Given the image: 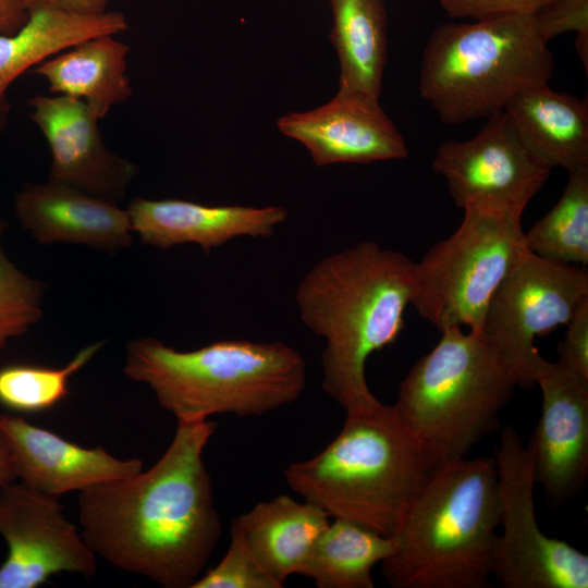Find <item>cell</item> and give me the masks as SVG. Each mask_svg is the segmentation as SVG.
I'll list each match as a JSON object with an SVG mask.
<instances>
[{"instance_id":"f546056e","label":"cell","mask_w":588,"mask_h":588,"mask_svg":"<svg viewBox=\"0 0 588 588\" xmlns=\"http://www.w3.org/2000/svg\"><path fill=\"white\" fill-rule=\"evenodd\" d=\"M566 326L558 363L588 384V299L578 306Z\"/></svg>"},{"instance_id":"d6986e66","label":"cell","mask_w":588,"mask_h":588,"mask_svg":"<svg viewBox=\"0 0 588 588\" xmlns=\"http://www.w3.org/2000/svg\"><path fill=\"white\" fill-rule=\"evenodd\" d=\"M504 111L528 148L549 168L588 167V102L548 83L518 91Z\"/></svg>"},{"instance_id":"9c48e42d","label":"cell","mask_w":588,"mask_h":588,"mask_svg":"<svg viewBox=\"0 0 588 588\" xmlns=\"http://www.w3.org/2000/svg\"><path fill=\"white\" fill-rule=\"evenodd\" d=\"M492 457L501 529L492 575L505 588H587L588 555L540 529L530 450L513 427H504Z\"/></svg>"},{"instance_id":"6da1fadb","label":"cell","mask_w":588,"mask_h":588,"mask_svg":"<svg viewBox=\"0 0 588 588\" xmlns=\"http://www.w3.org/2000/svg\"><path fill=\"white\" fill-rule=\"evenodd\" d=\"M211 420H177L148 470L91 486L78 495L87 546L108 563L167 588H191L221 536L203 458Z\"/></svg>"},{"instance_id":"1f68e13d","label":"cell","mask_w":588,"mask_h":588,"mask_svg":"<svg viewBox=\"0 0 588 588\" xmlns=\"http://www.w3.org/2000/svg\"><path fill=\"white\" fill-rule=\"evenodd\" d=\"M108 0H25L29 12L38 9H56L81 15L102 14L107 10Z\"/></svg>"},{"instance_id":"30bf717a","label":"cell","mask_w":588,"mask_h":588,"mask_svg":"<svg viewBox=\"0 0 588 588\" xmlns=\"http://www.w3.org/2000/svg\"><path fill=\"white\" fill-rule=\"evenodd\" d=\"M588 299V273L546 260L528 249L501 281L487 307L481 332L497 347L520 388L536 384L547 364L537 336L566 326Z\"/></svg>"},{"instance_id":"4fadbf2b","label":"cell","mask_w":588,"mask_h":588,"mask_svg":"<svg viewBox=\"0 0 588 588\" xmlns=\"http://www.w3.org/2000/svg\"><path fill=\"white\" fill-rule=\"evenodd\" d=\"M29 117L51 151L49 180L118 203L137 168L106 146L100 121L83 101L60 95L27 100Z\"/></svg>"},{"instance_id":"7402d4cb","label":"cell","mask_w":588,"mask_h":588,"mask_svg":"<svg viewBox=\"0 0 588 588\" xmlns=\"http://www.w3.org/2000/svg\"><path fill=\"white\" fill-rule=\"evenodd\" d=\"M233 522L260 564L283 586L290 576L301 574L330 523L319 506L284 494L259 502Z\"/></svg>"},{"instance_id":"d4e9b609","label":"cell","mask_w":588,"mask_h":588,"mask_svg":"<svg viewBox=\"0 0 588 588\" xmlns=\"http://www.w3.org/2000/svg\"><path fill=\"white\" fill-rule=\"evenodd\" d=\"M527 249L549 261L588 264V167L568 172L558 203L527 232Z\"/></svg>"},{"instance_id":"52a82bcc","label":"cell","mask_w":588,"mask_h":588,"mask_svg":"<svg viewBox=\"0 0 588 588\" xmlns=\"http://www.w3.org/2000/svg\"><path fill=\"white\" fill-rule=\"evenodd\" d=\"M401 381L393 404L441 463L466 457L500 427L518 387L497 347L482 334L453 326Z\"/></svg>"},{"instance_id":"ac0fdd59","label":"cell","mask_w":588,"mask_h":588,"mask_svg":"<svg viewBox=\"0 0 588 588\" xmlns=\"http://www.w3.org/2000/svg\"><path fill=\"white\" fill-rule=\"evenodd\" d=\"M14 209L40 244L77 243L111 252L132 242L126 210L66 184L27 183L16 194Z\"/></svg>"},{"instance_id":"9a60e30c","label":"cell","mask_w":588,"mask_h":588,"mask_svg":"<svg viewBox=\"0 0 588 588\" xmlns=\"http://www.w3.org/2000/svg\"><path fill=\"white\" fill-rule=\"evenodd\" d=\"M279 130L301 142L318 167L372 163L408 156L406 143L379 105V99L339 89L326 105L290 113Z\"/></svg>"},{"instance_id":"83f0119b","label":"cell","mask_w":588,"mask_h":588,"mask_svg":"<svg viewBox=\"0 0 588 588\" xmlns=\"http://www.w3.org/2000/svg\"><path fill=\"white\" fill-rule=\"evenodd\" d=\"M260 564L232 520L231 540L220 562L200 575L191 588H282Z\"/></svg>"},{"instance_id":"277c9868","label":"cell","mask_w":588,"mask_h":588,"mask_svg":"<svg viewBox=\"0 0 588 588\" xmlns=\"http://www.w3.org/2000/svg\"><path fill=\"white\" fill-rule=\"evenodd\" d=\"M499 527L493 457L441 463L393 536L382 574L394 588L490 587Z\"/></svg>"},{"instance_id":"d6a6232c","label":"cell","mask_w":588,"mask_h":588,"mask_svg":"<svg viewBox=\"0 0 588 588\" xmlns=\"http://www.w3.org/2000/svg\"><path fill=\"white\" fill-rule=\"evenodd\" d=\"M28 16L25 0H0V34L17 32Z\"/></svg>"},{"instance_id":"ffe728a7","label":"cell","mask_w":588,"mask_h":588,"mask_svg":"<svg viewBox=\"0 0 588 588\" xmlns=\"http://www.w3.org/2000/svg\"><path fill=\"white\" fill-rule=\"evenodd\" d=\"M115 36L85 39L49 57L32 72L46 81L52 95L85 102L101 120L133 96L127 75L130 47Z\"/></svg>"},{"instance_id":"3957f363","label":"cell","mask_w":588,"mask_h":588,"mask_svg":"<svg viewBox=\"0 0 588 588\" xmlns=\"http://www.w3.org/2000/svg\"><path fill=\"white\" fill-rule=\"evenodd\" d=\"M440 464L394 405L379 401L347 412L338 436L315 456L287 466L284 478L329 517L393 537Z\"/></svg>"},{"instance_id":"4dcf8cb0","label":"cell","mask_w":588,"mask_h":588,"mask_svg":"<svg viewBox=\"0 0 588 588\" xmlns=\"http://www.w3.org/2000/svg\"><path fill=\"white\" fill-rule=\"evenodd\" d=\"M552 0H439L453 19H480L497 14H532Z\"/></svg>"},{"instance_id":"44dd1931","label":"cell","mask_w":588,"mask_h":588,"mask_svg":"<svg viewBox=\"0 0 588 588\" xmlns=\"http://www.w3.org/2000/svg\"><path fill=\"white\" fill-rule=\"evenodd\" d=\"M127 29L126 16L118 11L81 15L38 9L29 12L27 22L17 32L0 34V134L10 112L8 90L23 73L85 39Z\"/></svg>"},{"instance_id":"2e32d148","label":"cell","mask_w":588,"mask_h":588,"mask_svg":"<svg viewBox=\"0 0 588 588\" xmlns=\"http://www.w3.org/2000/svg\"><path fill=\"white\" fill-rule=\"evenodd\" d=\"M0 428L17 478L50 495L59 498L143 470L139 458L120 460L102 446L83 448L20 416L0 414Z\"/></svg>"},{"instance_id":"8fae6325","label":"cell","mask_w":588,"mask_h":588,"mask_svg":"<svg viewBox=\"0 0 588 588\" xmlns=\"http://www.w3.org/2000/svg\"><path fill=\"white\" fill-rule=\"evenodd\" d=\"M62 510L58 497L22 481L0 488V535L8 544L0 588H37L63 572L96 574V553Z\"/></svg>"},{"instance_id":"5bb4252c","label":"cell","mask_w":588,"mask_h":588,"mask_svg":"<svg viewBox=\"0 0 588 588\" xmlns=\"http://www.w3.org/2000/svg\"><path fill=\"white\" fill-rule=\"evenodd\" d=\"M536 384L541 414L527 443L536 483L554 500L580 489L588 474V384L558 362H547Z\"/></svg>"},{"instance_id":"f1b7e54d","label":"cell","mask_w":588,"mask_h":588,"mask_svg":"<svg viewBox=\"0 0 588 588\" xmlns=\"http://www.w3.org/2000/svg\"><path fill=\"white\" fill-rule=\"evenodd\" d=\"M540 38L548 44L554 37L576 34L575 48L588 72V0H552L532 13Z\"/></svg>"},{"instance_id":"7a4b0ae2","label":"cell","mask_w":588,"mask_h":588,"mask_svg":"<svg viewBox=\"0 0 588 588\" xmlns=\"http://www.w3.org/2000/svg\"><path fill=\"white\" fill-rule=\"evenodd\" d=\"M413 267L403 253L362 241L318 260L296 287L302 322L326 341L322 389L346 413L379 402L366 364L404 329Z\"/></svg>"},{"instance_id":"4316f807","label":"cell","mask_w":588,"mask_h":588,"mask_svg":"<svg viewBox=\"0 0 588 588\" xmlns=\"http://www.w3.org/2000/svg\"><path fill=\"white\" fill-rule=\"evenodd\" d=\"M0 219V353L12 338L23 335L41 317L42 285L26 275L4 254Z\"/></svg>"},{"instance_id":"cb8c5ba5","label":"cell","mask_w":588,"mask_h":588,"mask_svg":"<svg viewBox=\"0 0 588 588\" xmlns=\"http://www.w3.org/2000/svg\"><path fill=\"white\" fill-rule=\"evenodd\" d=\"M395 549L393 537L334 518L315 542L301 575L318 588H373L371 571Z\"/></svg>"},{"instance_id":"ba28073f","label":"cell","mask_w":588,"mask_h":588,"mask_svg":"<svg viewBox=\"0 0 588 588\" xmlns=\"http://www.w3.org/2000/svg\"><path fill=\"white\" fill-rule=\"evenodd\" d=\"M463 210L460 226L414 262L411 305L439 331L481 332L493 293L527 250L524 209L477 203Z\"/></svg>"},{"instance_id":"5b68a950","label":"cell","mask_w":588,"mask_h":588,"mask_svg":"<svg viewBox=\"0 0 588 588\" xmlns=\"http://www.w3.org/2000/svg\"><path fill=\"white\" fill-rule=\"evenodd\" d=\"M125 376L147 383L177 420L215 414L260 416L295 402L306 384V362L284 342L221 340L183 352L155 338L131 341Z\"/></svg>"},{"instance_id":"7c38bea8","label":"cell","mask_w":588,"mask_h":588,"mask_svg":"<svg viewBox=\"0 0 588 588\" xmlns=\"http://www.w3.org/2000/svg\"><path fill=\"white\" fill-rule=\"evenodd\" d=\"M432 170L446 180L462 209L491 203L525 210L552 169L528 148L503 110L488 118L473 138L442 143Z\"/></svg>"},{"instance_id":"484cf974","label":"cell","mask_w":588,"mask_h":588,"mask_svg":"<svg viewBox=\"0 0 588 588\" xmlns=\"http://www.w3.org/2000/svg\"><path fill=\"white\" fill-rule=\"evenodd\" d=\"M97 342L82 348L64 367L10 364L0 368V405L21 414L49 411L69 394V380L101 348Z\"/></svg>"},{"instance_id":"603a6c76","label":"cell","mask_w":588,"mask_h":588,"mask_svg":"<svg viewBox=\"0 0 588 588\" xmlns=\"http://www.w3.org/2000/svg\"><path fill=\"white\" fill-rule=\"evenodd\" d=\"M339 89L379 99L387 60L384 0H330Z\"/></svg>"},{"instance_id":"8992f818","label":"cell","mask_w":588,"mask_h":588,"mask_svg":"<svg viewBox=\"0 0 588 588\" xmlns=\"http://www.w3.org/2000/svg\"><path fill=\"white\" fill-rule=\"evenodd\" d=\"M474 20L440 25L424 50L419 93L446 124L488 119L553 74L552 53L532 14Z\"/></svg>"},{"instance_id":"e0dca14e","label":"cell","mask_w":588,"mask_h":588,"mask_svg":"<svg viewBox=\"0 0 588 588\" xmlns=\"http://www.w3.org/2000/svg\"><path fill=\"white\" fill-rule=\"evenodd\" d=\"M126 211L143 243L162 249L197 244L206 254L236 237H270L289 218L280 206H208L175 198H135Z\"/></svg>"},{"instance_id":"836d02e7","label":"cell","mask_w":588,"mask_h":588,"mask_svg":"<svg viewBox=\"0 0 588 588\" xmlns=\"http://www.w3.org/2000/svg\"><path fill=\"white\" fill-rule=\"evenodd\" d=\"M17 479L11 453L0 428V488Z\"/></svg>"}]
</instances>
